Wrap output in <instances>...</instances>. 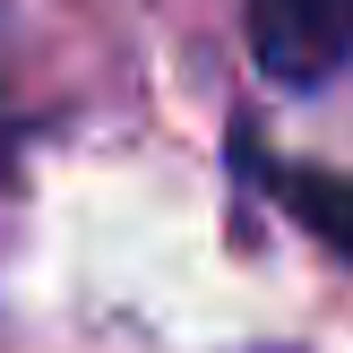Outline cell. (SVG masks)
Listing matches in <instances>:
<instances>
[{"label": "cell", "mask_w": 353, "mask_h": 353, "mask_svg": "<svg viewBox=\"0 0 353 353\" xmlns=\"http://www.w3.org/2000/svg\"><path fill=\"white\" fill-rule=\"evenodd\" d=\"M233 172L276 207V216H293L319 250H336L345 268H353V172L302 164V155H276V147H259L250 130H233Z\"/></svg>", "instance_id": "7a4b0ae2"}, {"label": "cell", "mask_w": 353, "mask_h": 353, "mask_svg": "<svg viewBox=\"0 0 353 353\" xmlns=\"http://www.w3.org/2000/svg\"><path fill=\"white\" fill-rule=\"evenodd\" d=\"M250 69L285 95H319L353 69V0H241Z\"/></svg>", "instance_id": "6da1fadb"}]
</instances>
